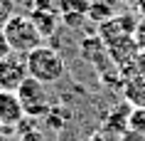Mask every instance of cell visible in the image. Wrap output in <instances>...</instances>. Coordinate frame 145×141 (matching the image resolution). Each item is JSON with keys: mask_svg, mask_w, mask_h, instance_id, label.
<instances>
[{"mask_svg": "<svg viewBox=\"0 0 145 141\" xmlns=\"http://www.w3.org/2000/svg\"><path fill=\"white\" fill-rule=\"evenodd\" d=\"M59 10H57V5H52V8H32L30 10V20L35 23V27L39 30V35L42 37H52L54 32H57V27H59Z\"/></svg>", "mask_w": 145, "mask_h": 141, "instance_id": "ba28073f", "label": "cell"}, {"mask_svg": "<svg viewBox=\"0 0 145 141\" xmlns=\"http://www.w3.org/2000/svg\"><path fill=\"white\" fill-rule=\"evenodd\" d=\"M57 10H59L61 20L69 27H79L84 20H89L86 17V13H89V0H57Z\"/></svg>", "mask_w": 145, "mask_h": 141, "instance_id": "9c48e42d", "label": "cell"}, {"mask_svg": "<svg viewBox=\"0 0 145 141\" xmlns=\"http://www.w3.org/2000/svg\"><path fill=\"white\" fill-rule=\"evenodd\" d=\"M123 97L133 109H145V52L135 57L128 70H123Z\"/></svg>", "mask_w": 145, "mask_h": 141, "instance_id": "277c9868", "label": "cell"}, {"mask_svg": "<svg viewBox=\"0 0 145 141\" xmlns=\"http://www.w3.org/2000/svg\"><path fill=\"white\" fill-rule=\"evenodd\" d=\"M118 3H123V5H130V3H135V0H118Z\"/></svg>", "mask_w": 145, "mask_h": 141, "instance_id": "9a60e30c", "label": "cell"}, {"mask_svg": "<svg viewBox=\"0 0 145 141\" xmlns=\"http://www.w3.org/2000/svg\"><path fill=\"white\" fill-rule=\"evenodd\" d=\"M118 0H89V13H86V17L91 20V23L96 25H103L108 23V20H113L116 15H121L118 13Z\"/></svg>", "mask_w": 145, "mask_h": 141, "instance_id": "30bf717a", "label": "cell"}, {"mask_svg": "<svg viewBox=\"0 0 145 141\" xmlns=\"http://www.w3.org/2000/svg\"><path fill=\"white\" fill-rule=\"evenodd\" d=\"M0 141H10V139H8V136H5V134H0Z\"/></svg>", "mask_w": 145, "mask_h": 141, "instance_id": "2e32d148", "label": "cell"}, {"mask_svg": "<svg viewBox=\"0 0 145 141\" xmlns=\"http://www.w3.org/2000/svg\"><path fill=\"white\" fill-rule=\"evenodd\" d=\"M10 5H5V3H0V30H5V25H8L10 20Z\"/></svg>", "mask_w": 145, "mask_h": 141, "instance_id": "5bb4252c", "label": "cell"}, {"mask_svg": "<svg viewBox=\"0 0 145 141\" xmlns=\"http://www.w3.org/2000/svg\"><path fill=\"white\" fill-rule=\"evenodd\" d=\"M133 37H135L138 47H140V50L145 52V20H140V23H138V27H135V35H133Z\"/></svg>", "mask_w": 145, "mask_h": 141, "instance_id": "7c38bea8", "label": "cell"}, {"mask_svg": "<svg viewBox=\"0 0 145 141\" xmlns=\"http://www.w3.org/2000/svg\"><path fill=\"white\" fill-rule=\"evenodd\" d=\"M12 55V50H10V42H8V37H5V32L0 30V62L5 60V57H10Z\"/></svg>", "mask_w": 145, "mask_h": 141, "instance_id": "4fadbf2b", "label": "cell"}, {"mask_svg": "<svg viewBox=\"0 0 145 141\" xmlns=\"http://www.w3.org/2000/svg\"><path fill=\"white\" fill-rule=\"evenodd\" d=\"M25 60H27V72H30V77L37 79V82H42V84H54V82H59V79L64 77V72H67L61 55L54 47H47V45L32 50L30 55H25Z\"/></svg>", "mask_w": 145, "mask_h": 141, "instance_id": "6da1fadb", "label": "cell"}, {"mask_svg": "<svg viewBox=\"0 0 145 141\" xmlns=\"http://www.w3.org/2000/svg\"><path fill=\"white\" fill-rule=\"evenodd\" d=\"M89 141H101V139H99V136H93V139H89Z\"/></svg>", "mask_w": 145, "mask_h": 141, "instance_id": "e0dca14e", "label": "cell"}, {"mask_svg": "<svg viewBox=\"0 0 145 141\" xmlns=\"http://www.w3.org/2000/svg\"><path fill=\"white\" fill-rule=\"evenodd\" d=\"M15 94H17V99H20V104H22V109H25L27 117L39 119V117H47V114H49V94H47V84L27 77Z\"/></svg>", "mask_w": 145, "mask_h": 141, "instance_id": "3957f363", "label": "cell"}, {"mask_svg": "<svg viewBox=\"0 0 145 141\" xmlns=\"http://www.w3.org/2000/svg\"><path fill=\"white\" fill-rule=\"evenodd\" d=\"M30 77L27 72V60L22 55H12L5 57L0 62V92H17L20 84Z\"/></svg>", "mask_w": 145, "mask_h": 141, "instance_id": "5b68a950", "label": "cell"}, {"mask_svg": "<svg viewBox=\"0 0 145 141\" xmlns=\"http://www.w3.org/2000/svg\"><path fill=\"white\" fill-rule=\"evenodd\" d=\"M135 27H138V20L133 15H128V13H123V15H116L113 20L99 25V37L106 47H111L116 42H121V40L133 37L135 35Z\"/></svg>", "mask_w": 145, "mask_h": 141, "instance_id": "8992f818", "label": "cell"}, {"mask_svg": "<svg viewBox=\"0 0 145 141\" xmlns=\"http://www.w3.org/2000/svg\"><path fill=\"white\" fill-rule=\"evenodd\" d=\"M25 117L27 114H25L17 94L15 92H0V129H3V134L20 126V121Z\"/></svg>", "mask_w": 145, "mask_h": 141, "instance_id": "52a82bcc", "label": "cell"}, {"mask_svg": "<svg viewBox=\"0 0 145 141\" xmlns=\"http://www.w3.org/2000/svg\"><path fill=\"white\" fill-rule=\"evenodd\" d=\"M128 129H130V131H135V134H143V136H145V109H130Z\"/></svg>", "mask_w": 145, "mask_h": 141, "instance_id": "8fae6325", "label": "cell"}, {"mask_svg": "<svg viewBox=\"0 0 145 141\" xmlns=\"http://www.w3.org/2000/svg\"><path fill=\"white\" fill-rule=\"evenodd\" d=\"M3 32H5V37L10 42V50L15 55H22V57L44 45V37L39 35V30L30 20V15H12Z\"/></svg>", "mask_w": 145, "mask_h": 141, "instance_id": "7a4b0ae2", "label": "cell"}]
</instances>
